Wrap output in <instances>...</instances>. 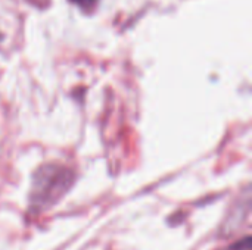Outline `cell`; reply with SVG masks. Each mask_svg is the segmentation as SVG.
<instances>
[{
    "label": "cell",
    "mask_w": 252,
    "mask_h": 250,
    "mask_svg": "<svg viewBox=\"0 0 252 250\" xmlns=\"http://www.w3.org/2000/svg\"><path fill=\"white\" fill-rule=\"evenodd\" d=\"M72 183L74 172L66 167L58 164L40 167L32 175L30 211L32 214H43L52 209L68 193Z\"/></svg>",
    "instance_id": "6da1fadb"
},
{
    "label": "cell",
    "mask_w": 252,
    "mask_h": 250,
    "mask_svg": "<svg viewBox=\"0 0 252 250\" xmlns=\"http://www.w3.org/2000/svg\"><path fill=\"white\" fill-rule=\"evenodd\" d=\"M230 250H251V239L250 237H245L244 240L238 242Z\"/></svg>",
    "instance_id": "7a4b0ae2"
},
{
    "label": "cell",
    "mask_w": 252,
    "mask_h": 250,
    "mask_svg": "<svg viewBox=\"0 0 252 250\" xmlns=\"http://www.w3.org/2000/svg\"><path fill=\"white\" fill-rule=\"evenodd\" d=\"M72 3H75L77 6H80L81 9H84V10H89V9H92L94 4H96V1L97 0H71Z\"/></svg>",
    "instance_id": "3957f363"
}]
</instances>
